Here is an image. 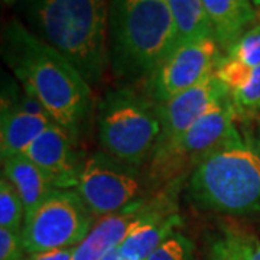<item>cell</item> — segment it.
Listing matches in <instances>:
<instances>
[{"mask_svg": "<svg viewBox=\"0 0 260 260\" xmlns=\"http://www.w3.org/2000/svg\"><path fill=\"white\" fill-rule=\"evenodd\" d=\"M2 56L22 88L77 139L93 114V88L74 65L16 18L3 25Z\"/></svg>", "mask_w": 260, "mask_h": 260, "instance_id": "6da1fadb", "label": "cell"}, {"mask_svg": "<svg viewBox=\"0 0 260 260\" xmlns=\"http://www.w3.org/2000/svg\"><path fill=\"white\" fill-rule=\"evenodd\" d=\"M26 28L74 65L93 88L109 68L110 0H19Z\"/></svg>", "mask_w": 260, "mask_h": 260, "instance_id": "7a4b0ae2", "label": "cell"}, {"mask_svg": "<svg viewBox=\"0 0 260 260\" xmlns=\"http://www.w3.org/2000/svg\"><path fill=\"white\" fill-rule=\"evenodd\" d=\"M179 45L167 0H110L109 68L119 80H152Z\"/></svg>", "mask_w": 260, "mask_h": 260, "instance_id": "3957f363", "label": "cell"}, {"mask_svg": "<svg viewBox=\"0 0 260 260\" xmlns=\"http://www.w3.org/2000/svg\"><path fill=\"white\" fill-rule=\"evenodd\" d=\"M189 195L203 208L233 215L260 211V158L242 132L210 152L197 167L188 184Z\"/></svg>", "mask_w": 260, "mask_h": 260, "instance_id": "277c9868", "label": "cell"}, {"mask_svg": "<svg viewBox=\"0 0 260 260\" xmlns=\"http://www.w3.org/2000/svg\"><path fill=\"white\" fill-rule=\"evenodd\" d=\"M160 136L155 102L130 88L113 90L99 107V140L104 153L138 168L153 155Z\"/></svg>", "mask_w": 260, "mask_h": 260, "instance_id": "5b68a950", "label": "cell"}, {"mask_svg": "<svg viewBox=\"0 0 260 260\" xmlns=\"http://www.w3.org/2000/svg\"><path fill=\"white\" fill-rule=\"evenodd\" d=\"M94 215L74 189H54L22 225L19 234L23 251L75 247L94 225Z\"/></svg>", "mask_w": 260, "mask_h": 260, "instance_id": "8992f818", "label": "cell"}, {"mask_svg": "<svg viewBox=\"0 0 260 260\" xmlns=\"http://www.w3.org/2000/svg\"><path fill=\"white\" fill-rule=\"evenodd\" d=\"M237 117L230 95L214 104L184 135L152 155L150 175L169 181L185 169H194L210 152L230 138L237 129Z\"/></svg>", "mask_w": 260, "mask_h": 260, "instance_id": "52a82bcc", "label": "cell"}, {"mask_svg": "<svg viewBox=\"0 0 260 260\" xmlns=\"http://www.w3.org/2000/svg\"><path fill=\"white\" fill-rule=\"evenodd\" d=\"M74 191L94 217H104L136 204L142 184L136 168L99 152L83 162Z\"/></svg>", "mask_w": 260, "mask_h": 260, "instance_id": "ba28073f", "label": "cell"}, {"mask_svg": "<svg viewBox=\"0 0 260 260\" xmlns=\"http://www.w3.org/2000/svg\"><path fill=\"white\" fill-rule=\"evenodd\" d=\"M221 49L214 38L182 42L149 81L150 97L155 103L168 102L215 73L223 61Z\"/></svg>", "mask_w": 260, "mask_h": 260, "instance_id": "9c48e42d", "label": "cell"}, {"mask_svg": "<svg viewBox=\"0 0 260 260\" xmlns=\"http://www.w3.org/2000/svg\"><path fill=\"white\" fill-rule=\"evenodd\" d=\"M225 97H229V90L214 73L203 83L169 99L168 102L156 103L160 120V136L155 152L184 135L214 104Z\"/></svg>", "mask_w": 260, "mask_h": 260, "instance_id": "30bf717a", "label": "cell"}, {"mask_svg": "<svg viewBox=\"0 0 260 260\" xmlns=\"http://www.w3.org/2000/svg\"><path fill=\"white\" fill-rule=\"evenodd\" d=\"M54 123L37 99L23 90L15 95L3 94L0 113V155L2 159L23 155L37 138Z\"/></svg>", "mask_w": 260, "mask_h": 260, "instance_id": "8fae6325", "label": "cell"}, {"mask_svg": "<svg viewBox=\"0 0 260 260\" xmlns=\"http://www.w3.org/2000/svg\"><path fill=\"white\" fill-rule=\"evenodd\" d=\"M73 138L55 121L23 153L47 175L55 189L75 188L83 164H77Z\"/></svg>", "mask_w": 260, "mask_h": 260, "instance_id": "7c38bea8", "label": "cell"}, {"mask_svg": "<svg viewBox=\"0 0 260 260\" xmlns=\"http://www.w3.org/2000/svg\"><path fill=\"white\" fill-rule=\"evenodd\" d=\"M143 210L145 207L136 203L120 213L100 217L83 242L74 247L73 260H103L123 243Z\"/></svg>", "mask_w": 260, "mask_h": 260, "instance_id": "4fadbf2b", "label": "cell"}, {"mask_svg": "<svg viewBox=\"0 0 260 260\" xmlns=\"http://www.w3.org/2000/svg\"><path fill=\"white\" fill-rule=\"evenodd\" d=\"M213 38L224 52L257 23L259 10L250 0H203Z\"/></svg>", "mask_w": 260, "mask_h": 260, "instance_id": "5bb4252c", "label": "cell"}, {"mask_svg": "<svg viewBox=\"0 0 260 260\" xmlns=\"http://www.w3.org/2000/svg\"><path fill=\"white\" fill-rule=\"evenodd\" d=\"M179 215L145 208L119 249L124 260H146L179 225Z\"/></svg>", "mask_w": 260, "mask_h": 260, "instance_id": "9a60e30c", "label": "cell"}, {"mask_svg": "<svg viewBox=\"0 0 260 260\" xmlns=\"http://www.w3.org/2000/svg\"><path fill=\"white\" fill-rule=\"evenodd\" d=\"M215 75L227 87L239 116L246 119L260 112V65L249 67L224 56Z\"/></svg>", "mask_w": 260, "mask_h": 260, "instance_id": "2e32d148", "label": "cell"}, {"mask_svg": "<svg viewBox=\"0 0 260 260\" xmlns=\"http://www.w3.org/2000/svg\"><path fill=\"white\" fill-rule=\"evenodd\" d=\"M3 177L16 188L28 217L55 189L51 179L25 155L2 159Z\"/></svg>", "mask_w": 260, "mask_h": 260, "instance_id": "e0dca14e", "label": "cell"}, {"mask_svg": "<svg viewBox=\"0 0 260 260\" xmlns=\"http://www.w3.org/2000/svg\"><path fill=\"white\" fill-rule=\"evenodd\" d=\"M179 35V44L213 38V29L203 0H167Z\"/></svg>", "mask_w": 260, "mask_h": 260, "instance_id": "ac0fdd59", "label": "cell"}, {"mask_svg": "<svg viewBox=\"0 0 260 260\" xmlns=\"http://www.w3.org/2000/svg\"><path fill=\"white\" fill-rule=\"evenodd\" d=\"M210 260H260V240L240 229L225 227L210 246Z\"/></svg>", "mask_w": 260, "mask_h": 260, "instance_id": "d6986e66", "label": "cell"}, {"mask_svg": "<svg viewBox=\"0 0 260 260\" xmlns=\"http://www.w3.org/2000/svg\"><path fill=\"white\" fill-rule=\"evenodd\" d=\"M25 205L16 188L2 175L0 179V229L20 234L25 221Z\"/></svg>", "mask_w": 260, "mask_h": 260, "instance_id": "ffe728a7", "label": "cell"}, {"mask_svg": "<svg viewBox=\"0 0 260 260\" xmlns=\"http://www.w3.org/2000/svg\"><path fill=\"white\" fill-rule=\"evenodd\" d=\"M227 58L249 67L260 65V22L251 26L227 54Z\"/></svg>", "mask_w": 260, "mask_h": 260, "instance_id": "44dd1931", "label": "cell"}, {"mask_svg": "<svg viewBox=\"0 0 260 260\" xmlns=\"http://www.w3.org/2000/svg\"><path fill=\"white\" fill-rule=\"evenodd\" d=\"M146 260H194V249L189 239L174 233Z\"/></svg>", "mask_w": 260, "mask_h": 260, "instance_id": "7402d4cb", "label": "cell"}, {"mask_svg": "<svg viewBox=\"0 0 260 260\" xmlns=\"http://www.w3.org/2000/svg\"><path fill=\"white\" fill-rule=\"evenodd\" d=\"M25 251L22 249L19 234L6 229H0V260H23Z\"/></svg>", "mask_w": 260, "mask_h": 260, "instance_id": "603a6c76", "label": "cell"}, {"mask_svg": "<svg viewBox=\"0 0 260 260\" xmlns=\"http://www.w3.org/2000/svg\"><path fill=\"white\" fill-rule=\"evenodd\" d=\"M73 251H74V247L38 251V253H29V254L25 253L23 260H73Z\"/></svg>", "mask_w": 260, "mask_h": 260, "instance_id": "cb8c5ba5", "label": "cell"}, {"mask_svg": "<svg viewBox=\"0 0 260 260\" xmlns=\"http://www.w3.org/2000/svg\"><path fill=\"white\" fill-rule=\"evenodd\" d=\"M250 124H246V127L243 130V136L244 139L249 142L251 149L254 150V153L260 158V116H250Z\"/></svg>", "mask_w": 260, "mask_h": 260, "instance_id": "d4e9b609", "label": "cell"}, {"mask_svg": "<svg viewBox=\"0 0 260 260\" xmlns=\"http://www.w3.org/2000/svg\"><path fill=\"white\" fill-rule=\"evenodd\" d=\"M103 260H124V257L121 256L120 249L116 247V249H113L112 251H109V253L103 257Z\"/></svg>", "mask_w": 260, "mask_h": 260, "instance_id": "484cf974", "label": "cell"}, {"mask_svg": "<svg viewBox=\"0 0 260 260\" xmlns=\"http://www.w3.org/2000/svg\"><path fill=\"white\" fill-rule=\"evenodd\" d=\"M251 3L254 5V8L257 10H260V0H250Z\"/></svg>", "mask_w": 260, "mask_h": 260, "instance_id": "4316f807", "label": "cell"}, {"mask_svg": "<svg viewBox=\"0 0 260 260\" xmlns=\"http://www.w3.org/2000/svg\"><path fill=\"white\" fill-rule=\"evenodd\" d=\"M5 2H15V0H5Z\"/></svg>", "mask_w": 260, "mask_h": 260, "instance_id": "83f0119b", "label": "cell"}]
</instances>
